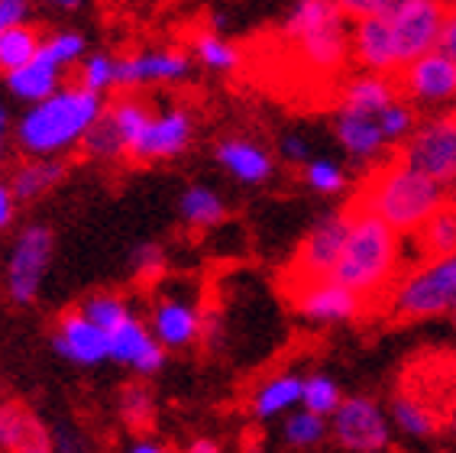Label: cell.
I'll return each instance as SVG.
<instances>
[{"label":"cell","instance_id":"6da1fadb","mask_svg":"<svg viewBox=\"0 0 456 453\" xmlns=\"http://www.w3.org/2000/svg\"><path fill=\"white\" fill-rule=\"evenodd\" d=\"M444 204H450V188L398 166L395 159H386L382 166L372 169L360 194L350 201L353 210L382 220L398 236H414Z\"/></svg>","mask_w":456,"mask_h":453},{"label":"cell","instance_id":"7a4b0ae2","mask_svg":"<svg viewBox=\"0 0 456 453\" xmlns=\"http://www.w3.org/2000/svg\"><path fill=\"white\" fill-rule=\"evenodd\" d=\"M104 107V97L91 95L85 87H61L17 120V130H13L17 149L29 159H59L61 152L81 146Z\"/></svg>","mask_w":456,"mask_h":453},{"label":"cell","instance_id":"3957f363","mask_svg":"<svg viewBox=\"0 0 456 453\" xmlns=\"http://www.w3.org/2000/svg\"><path fill=\"white\" fill-rule=\"evenodd\" d=\"M353 210V208H350ZM404 262L402 236L386 226L382 220L369 218L362 210H353V224L346 246H343L340 262L330 279L350 288L353 295L376 298L382 292H392L398 285V272Z\"/></svg>","mask_w":456,"mask_h":453},{"label":"cell","instance_id":"277c9868","mask_svg":"<svg viewBox=\"0 0 456 453\" xmlns=\"http://www.w3.org/2000/svg\"><path fill=\"white\" fill-rule=\"evenodd\" d=\"M353 20L340 4L327 0H301L281 20V39L298 53L307 71L334 78L350 59Z\"/></svg>","mask_w":456,"mask_h":453},{"label":"cell","instance_id":"5b68a950","mask_svg":"<svg viewBox=\"0 0 456 453\" xmlns=\"http://www.w3.org/2000/svg\"><path fill=\"white\" fill-rule=\"evenodd\" d=\"M388 314L395 321H424L444 311H456V256L421 262L402 276L388 292Z\"/></svg>","mask_w":456,"mask_h":453},{"label":"cell","instance_id":"8992f818","mask_svg":"<svg viewBox=\"0 0 456 453\" xmlns=\"http://www.w3.org/2000/svg\"><path fill=\"white\" fill-rule=\"evenodd\" d=\"M398 166L424 175L430 182L450 185L456 182V117L453 113H430L418 120L414 133L398 146Z\"/></svg>","mask_w":456,"mask_h":453},{"label":"cell","instance_id":"52a82bcc","mask_svg":"<svg viewBox=\"0 0 456 453\" xmlns=\"http://www.w3.org/2000/svg\"><path fill=\"white\" fill-rule=\"evenodd\" d=\"M350 224H353V210L340 208V210L324 214V218L307 230L298 246V253L291 259V269H289L291 288L334 276L343 246H346V236H350Z\"/></svg>","mask_w":456,"mask_h":453},{"label":"cell","instance_id":"ba28073f","mask_svg":"<svg viewBox=\"0 0 456 453\" xmlns=\"http://www.w3.org/2000/svg\"><path fill=\"white\" fill-rule=\"evenodd\" d=\"M330 434L350 453H379L386 450L392 437V421L376 399L369 395H343L340 408L330 415Z\"/></svg>","mask_w":456,"mask_h":453},{"label":"cell","instance_id":"9c48e42d","mask_svg":"<svg viewBox=\"0 0 456 453\" xmlns=\"http://www.w3.org/2000/svg\"><path fill=\"white\" fill-rule=\"evenodd\" d=\"M55 236L45 224H29L17 236L7 259V295L13 305H33L43 276L53 262Z\"/></svg>","mask_w":456,"mask_h":453},{"label":"cell","instance_id":"30bf717a","mask_svg":"<svg viewBox=\"0 0 456 453\" xmlns=\"http://www.w3.org/2000/svg\"><path fill=\"white\" fill-rule=\"evenodd\" d=\"M444 17H447V7L434 4V0H395V10L388 13V23H392V33H395L402 69L424 59V55L437 53Z\"/></svg>","mask_w":456,"mask_h":453},{"label":"cell","instance_id":"8fae6325","mask_svg":"<svg viewBox=\"0 0 456 453\" xmlns=\"http://www.w3.org/2000/svg\"><path fill=\"white\" fill-rule=\"evenodd\" d=\"M194 140V117L184 107L172 104L166 111H156L146 130L130 143L126 159L130 162H166V159L182 156Z\"/></svg>","mask_w":456,"mask_h":453},{"label":"cell","instance_id":"7c38bea8","mask_svg":"<svg viewBox=\"0 0 456 453\" xmlns=\"http://www.w3.org/2000/svg\"><path fill=\"white\" fill-rule=\"evenodd\" d=\"M402 101L418 107H444L456 101V65L440 53H430L424 59L404 65L395 75Z\"/></svg>","mask_w":456,"mask_h":453},{"label":"cell","instance_id":"4fadbf2b","mask_svg":"<svg viewBox=\"0 0 456 453\" xmlns=\"http://www.w3.org/2000/svg\"><path fill=\"white\" fill-rule=\"evenodd\" d=\"M191 53L184 49H142L117 55V87L140 91L142 85H172L191 75Z\"/></svg>","mask_w":456,"mask_h":453},{"label":"cell","instance_id":"5bb4252c","mask_svg":"<svg viewBox=\"0 0 456 453\" xmlns=\"http://www.w3.org/2000/svg\"><path fill=\"white\" fill-rule=\"evenodd\" d=\"M350 59L356 62V65H362V71H372V75H392V78H395L398 71H402V62H398L395 33H392L388 17L353 20Z\"/></svg>","mask_w":456,"mask_h":453},{"label":"cell","instance_id":"9a60e30c","mask_svg":"<svg viewBox=\"0 0 456 453\" xmlns=\"http://www.w3.org/2000/svg\"><path fill=\"white\" fill-rule=\"evenodd\" d=\"M291 305L301 317L311 324H343L353 321L362 311V301L353 295L350 288H343L334 279L307 282V285H295L289 292Z\"/></svg>","mask_w":456,"mask_h":453},{"label":"cell","instance_id":"2e32d148","mask_svg":"<svg viewBox=\"0 0 456 453\" xmlns=\"http://www.w3.org/2000/svg\"><path fill=\"white\" fill-rule=\"evenodd\" d=\"M53 347L59 357L78 363V367H97L101 359H110V340L94 321L81 314V308L61 311L53 334Z\"/></svg>","mask_w":456,"mask_h":453},{"label":"cell","instance_id":"e0dca14e","mask_svg":"<svg viewBox=\"0 0 456 453\" xmlns=\"http://www.w3.org/2000/svg\"><path fill=\"white\" fill-rule=\"evenodd\" d=\"M334 136L353 166H362V169H369V172H372L376 162H382V156L392 149L386 143V136H382L379 117H366V113L334 111Z\"/></svg>","mask_w":456,"mask_h":453},{"label":"cell","instance_id":"ac0fdd59","mask_svg":"<svg viewBox=\"0 0 456 453\" xmlns=\"http://www.w3.org/2000/svg\"><path fill=\"white\" fill-rule=\"evenodd\" d=\"M0 453H55L53 431L23 401H0Z\"/></svg>","mask_w":456,"mask_h":453},{"label":"cell","instance_id":"d6986e66","mask_svg":"<svg viewBox=\"0 0 456 453\" xmlns=\"http://www.w3.org/2000/svg\"><path fill=\"white\" fill-rule=\"evenodd\" d=\"M110 340V359L120 367L136 369L140 375H152L166 367V350L159 347L150 327L133 314L130 321H123L117 331L107 334Z\"/></svg>","mask_w":456,"mask_h":453},{"label":"cell","instance_id":"ffe728a7","mask_svg":"<svg viewBox=\"0 0 456 453\" xmlns=\"http://www.w3.org/2000/svg\"><path fill=\"white\" fill-rule=\"evenodd\" d=\"M150 334L162 350H184L201 337V311L182 298H159L150 314Z\"/></svg>","mask_w":456,"mask_h":453},{"label":"cell","instance_id":"44dd1931","mask_svg":"<svg viewBox=\"0 0 456 453\" xmlns=\"http://www.w3.org/2000/svg\"><path fill=\"white\" fill-rule=\"evenodd\" d=\"M217 166L230 172L243 185H263L275 175V156L263 143L246 140V136H224L214 149Z\"/></svg>","mask_w":456,"mask_h":453},{"label":"cell","instance_id":"7402d4cb","mask_svg":"<svg viewBox=\"0 0 456 453\" xmlns=\"http://www.w3.org/2000/svg\"><path fill=\"white\" fill-rule=\"evenodd\" d=\"M398 97H402L398 95V78H392V75H372V71H356L353 78L343 81L340 97H337V111L379 117L388 104H395Z\"/></svg>","mask_w":456,"mask_h":453},{"label":"cell","instance_id":"603a6c76","mask_svg":"<svg viewBox=\"0 0 456 453\" xmlns=\"http://www.w3.org/2000/svg\"><path fill=\"white\" fill-rule=\"evenodd\" d=\"M301 389H305V379H301V375L275 373L253 392L249 408H253V415L259 421L291 415V411H298V405H301Z\"/></svg>","mask_w":456,"mask_h":453},{"label":"cell","instance_id":"cb8c5ba5","mask_svg":"<svg viewBox=\"0 0 456 453\" xmlns=\"http://www.w3.org/2000/svg\"><path fill=\"white\" fill-rule=\"evenodd\" d=\"M65 162L61 159H27V162H20L13 172H10L7 185L13 198L20 201H36L43 198L45 192H53L55 185L65 178Z\"/></svg>","mask_w":456,"mask_h":453},{"label":"cell","instance_id":"d4e9b609","mask_svg":"<svg viewBox=\"0 0 456 453\" xmlns=\"http://www.w3.org/2000/svg\"><path fill=\"white\" fill-rule=\"evenodd\" d=\"M4 81H7L10 95L20 97V101H27V104H43V101H49V97L55 95V91H61V71L49 69L45 62H29L27 69L20 71H10V75H4Z\"/></svg>","mask_w":456,"mask_h":453},{"label":"cell","instance_id":"484cf974","mask_svg":"<svg viewBox=\"0 0 456 453\" xmlns=\"http://www.w3.org/2000/svg\"><path fill=\"white\" fill-rule=\"evenodd\" d=\"M414 243H418V253H421L424 262L456 256V208L453 204H444V208L414 234Z\"/></svg>","mask_w":456,"mask_h":453},{"label":"cell","instance_id":"4316f807","mask_svg":"<svg viewBox=\"0 0 456 453\" xmlns=\"http://www.w3.org/2000/svg\"><path fill=\"white\" fill-rule=\"evenodd\" d=\"M178 214L191 230H211V226L224 224L227 218V204L214 192L211 185H191L178 201Z\"/></svg>","mask_w":456,"mask_h":453},{"label":"cell","instance_id":"83f0119b","mask_svg":"<svg viewBox=\"0 0 456 453\" xmlns=\"http://www.w3.org/2000/svg\"><path fill=\"white\" fill-rule=\"evenodd\" d=\"M191 59L201 62L204 69L224 71V75H227V71L240 69L243 53H240L230 39H224L220 33H214V29H198V33L191 36Z\"/></svg>","mask_w":456,"mask_h":453},{"label":"cell","instance_id":"f1b7e54d","mask_svg":"<svg viewBox=\"0 0 456 453\" xmlns=\"http://www.w3.org/2000/svg\"><path fill=\"white\" fill-rule=\"evenodd\" d=\"M39 49H43V33L29 27V23L27 27L4 29L0 33V69H4V75L27 69L29 62H36Z\"/></svg>","mask_w":456,"mask_h":453},{"label":"cell","instance_id":"f546056e","mask_svg":"<svg viewBox=\"0 0 456 453\" xmlns=\"http://www.w3.org/2000/svg\"><path fill=\"white\" fill-rule=\"evenodd\" d=\"M107 113L114 117L117 130H120L123 143H126V149H130V143L140 136L142 130H146V123L152 120V104L146 101L142 95H136V91H120V95L107 104Z\"/></svg>","mask_w":456,"mask_h":453},{"label":"cell","instance_id":"4dcf8cb0","mask_svg":"<svg viewBox=\"0 0 456 453\" xmlns=\"http://www.w3.org/2000/svg\"><path fill=\"white\" fill-rule=\"evenodd\" d=\"M388 421L402 431V434L408 437H434L437 434V415L424 405L418 395H395V401H392V411H388Z\"/></svg>","mask_w":456,"mask_h":453},{"label":"cell","instance_id":"1f68e13d","mask_svg":"<svg viewBox=\"0 0 456 453\" xmlns=\"http://www.w3.org/2000/svg\"><path fill=\"white\" fill-rule=\"evenodd\" d=\"M81 152L88 159H94V162H120V159H126V143H123L120 130H117L114 117L104 113L94 120V127L88 130V136L81 140Z\"/></svg>","mask_w":456,"mask_h":453},{"label":"cell","instance_id":"d6a6232c","mask_svg":"<svg viewBox=\"0 0 456 453\" xmlns=\"http://www.w3.org/2000/svg\"><path fill=\"white\" fill-rule=\"evenodd\" d=\"M85 55H88L85 36L75 33V29H61V33H53L49 39H43V49H39L36 59L45 62V65L55 71H65V69H71L75 62L81 65Z\"/></svg>","mask_w":456,"mask_h":453},{"label":"cell","instance_id":"836d02e7","mask_svg":"<svg viewBox=\"0 0 456 453\" xmlns=\"http://www.w3.org/2000/svg\"><path fill=\"white\" fill-rule=\"evenodd\" d=\"M78 308H81V314H85L88 321H94L104 334L117 331L123 321H130L133 317L126 298H120L117 292H94V295L85 298Z\"/></svg>","mask_w":456,"mask_h":453},{"label":"cell","instance_id":"e575fe53","mask_svg":"<svg viewBox=\"0 0 456 453\" xmlns=\"http://www.w3.org/2000/svg\"><path fill=\"white\" fill-rule=\"evenodd\" d=\"M327 434H330L327 418H317V415H311V411H305V408L291 411L289 418H285V427H281V441H285L291 450H311V447L321 444Z\"/></svg>","mask_w":456,"mask_h":453},{"label":"cell","instance_id":"d590c367","mask_svg":"<svg viewBox=\"0 0 456 453\" xmlns=\"http://www.w3.org/2000/svg\"><path fill=\"white\" fill-rule=\"evenodd\" d=\"M343 401V392L337 379L324 373H311L305 379V389H301V408L317 415V418H330L337 408H340Z\"/></svg>","mask_w":456,"mask_h":453},{"label":"cell","instance_id":"8d00e7d4","mask_svg":"<svg viewBox=\"0 0 456 453\" xmlns=\"http://www.w3.org/2000/svg\"><path fill=\"white\" fill-rule=\"evenodd\" d=\"M78 87L91 95L104 97L117 87V55L110 53H88L78 65Z\"/></svg>","mask_w":456,"mask_h":453},{"label":"cell","instance_id":"74e56055","mask_svg":"<svg viewBox=\"0 0 456 453\" xmlns=\"http://www.w3.org/2000/svg\"><path fill=\"white\" fill-rule=\"evenodd\" d=\"M117 408H120V418L126 421L133 431H142V427H150L152 418H156V399H152V392L146 389V383L123 385Z\"/></svg>","mask_w":456,"mask_h":453},{"label":"cell","instance_id":"f35d334b","mask_svg":"<svg viewBox=\"0 0 456 453\" xmlns=\"http://www.w3.org/2000/svg\"><path fill=\"white\" fill-rule=\"evenodd\" d=\"M379 127H382V136H386L388 146H402L418 127V111L398 97L395 104H388L386 111L379 113Z\"/></svg>","mask_w":456,"mask_h":453},{"label":"cell","instance_id":"ab89813d","mask_svg":"<svg viewBox=\"0 0 456 453\" xmlns=\"http://www.w3.org/2000/svg\"><path fill=\"white\" fill-rule=\"evenodd\" d=\"M301 178H305L307 188H314L317 194H340L343 188H346V172H343V166L337 162V159H311L305 166V172H301Z\"/></svg>","mask_w":456,"mask_h":453},{"label":"cell","instance_id":"60d3db41","mask_svg":"<svg viewBox=\"0 0 456 453\" xmlns=\"http://www.w3.org/2000/svg\"><path fill=\"white\" fill-rule=\"evenodd\" d=\"M279 149H281V159L291 162V166H307L311 162V143L305 136H298V133H285Z\"/></svg>","mask_w":456,"mask_h":453},{"label":"cell","instance_id":"b9f144b4","mask_svg":"<svg viewBox=\"0 0 456 453\" xmlns=\"http://www.w3.org/2000/svg\"><path fill=\"white\" fill-rule=\"evenodd\" d=\"M29 20V4L23 0H0V33L13 27H27Z\"/></svg>","mask_w":456,"mask_h":453},{"label":"cell","instance_id":"7bdbcfd3","mask_svg":"<svg viewBox=\"0 0 456 453\" xmlns=\"http://www.w3.org/2000/svg\"><path fill=\"white\" fill-rule=\"evenodd\" d=\"M437 53H440V55H447V59L456 65V7H450V10H447V17H444V29H440Z\"/></svg>","mask_w":456,"mask_h":453},{"label":"cell","instance_id":"ee69618b","mask_svg":"<svg viewBox=\"0 0 456 453\" xmlns=\"http://www.w3.org/2000/svg\"><path fill=\"white\" fill-rule=\"evenodd\" d=\"M53 447H55V453H88L85 437H81L78 431H71V427H59V431H55Z\"/></svg>","mask_w":456,"mask_h":453},{"label":"cell","instance_id":"f6af8a7d","mask_svg":"<svg viewBox=\"0 0 456 453\" xmlns=\"http://www.w3.org/2000/svg\"><path fill=\"white\" fill-rule=\"evenodd\" d=\"M13 218H17V198L7 182H0V230L13 224Z\"/></svg>","mask_w":456,"mask_h":453},{"label":"cell","instance_id":"bcb514c9","mask_svg":"<svg viewBox=\"0 0 456 453\" xmlns=\"http://www.w3.org/2000/svg\"><path fill=\"white\" fill-rule=\"evenodd\" d=\"M136 266H140V272H156L159 266H162V253H159L152 243L140 246V250H136Z\"/></svg>","mask_w":456,"mask_h":453},{"label":"cell","instance_id":"7dc6e473","mask_svg":"<svg viewBox=\"0 0 456 453\" xmlns=\"http://www.w3.org/2000/svg\"><path fill=\"white\" fill-rule=\"evenodd\" d=\"M182 453H224V447H220V441H214V437H194Z\"/></svg>","mask_w":456,"mask_h":453},{"label":"cell","instance_id":"c3c4849f","mask_svg":"<svg viewBox=\"0 0 456 453\" xmlns=\"http://www.w3.org/2000/svg\"><path fill=\"white\" fill-rule=\"evenodd\" d=\"M168 447H162L159 441H152V437H142V441H136V444L130 447L126 453H166Z\"/></svg>","mask_w":456,"mask_h":453},{"label":"cell","instance_id":"681fc988","mask_svg":"<svg viewBox=\"0 0 456 453\" xmlns=\"http://www.w3.org/2000/svg\"><path fill=\"white\" fill-rule=\"evenodd\" d=\"M4 140H7V111L0 104V156H4Z\"/></svg>","mask_w":456,"mask_h":453},{"label":"cell","instance_id":"f907efd6","mask_svg":"<svg viewBox=\"0 0 456 453\" xmlns=\"http://www.w3.org/2000/svg\"><path fill=\"white\" fill-rule=\"evenodd\" d=\"M450 204H453V208H456V182L450 185Z\"/></svg>","mask_w":456,"mask_h":453},{"label":"cell","instance_id":"816d5d0a","mask_svg":"<svg viewBox=\"0 0 456 453\" xmlns=\"http://www.w3.org/2000/svg\"><path fill=\"white\" fill-rule=\"evenodd\" d=\"M246 453H263V450H259V447H249V450H246Z\"/></svg>","mask_w":456,"mask_h":453},{"label":"cell","instance_id":"f5cc1de1","mask_svg":"<svg viewBox=\"0 0 456 453\" xmlns=\"http://www.w3.org/2000/svg\"><path fill=\"white\" fill-rule=\"evenodd\" d=\"M453 424H456V408H453Z\"/></svg>","mask_w":456,"mask_h":453},{"label":"cell","instance_id":"db71d44e","mask_svg":"<svg viewBox=\"0 0 456 453\" xmlns=\"http://www.w3.org/2000/svg\"><path fill=\"white\" fill-rule=\"evenodd\" d=\"M166 453H178V450H166Z\"/></svg>","mask_w":456,"mask_h":453},{"label":"cell","instance_id":"11a10c76","mask_svg":"<svg viewBox=\"0 0 456 453\" xmlns=\"http://www.w3.org/2000/svg\"><path fill=\"white\" fill-rule=\"evenodd\" d=\"M453 321H456V311H453Z\"/></svg>","mask_w":456,"mask_h":453},{"label":"cell","instance_id":"9f6ffc18","mask_svg":"<svg viewBox=\"0 0 456 453\" xmlns=\"http://www.w3.org/2000/svg\"><path fill=\"white\" fill-rule=\"evenodd\" d=\"M453 117H456V111H453Z\"/></svg>","mask_w":456,"mask_h":453},{"label":"cell","instance_id":"6f0895ef","mask_svg":"<svg viewBox=\"0 0 456 453\" xmlns=\"http://www.w3.org/2000/svg\"><path fill=\"white\" fill-rule=\"evenodd\" d=\"M379 453H382V450H379Z\"/></svg>","mask_w":456,"mask_h":453}]
</instances>
